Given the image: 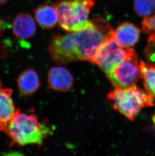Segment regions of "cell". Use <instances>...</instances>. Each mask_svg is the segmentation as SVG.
<instances>
[{
    "label": "cell",
    "mask_w": 155,
    "mask_h": 156,
    "mask_svg": "<svg viewBox=\"0 0 155 156\" xmlns=\"http://www.w3.org/2000/svg\"><path fill=\"white\" fill-rule=\"evenodd\" d=\"M92 21V24L84 30L54 35L49 47L53 60L60 64L77 61L92 63L99 47L114 31L104 19Z\"/></svg>",
    "instance_id": "cell-1"
},
{
    "label": "cell",
    "mask_w": 155,
    "mask_h": 156,
    "mask_svg": "<svg viewBox=\"0 0 155 156\" xmlns=\"http://www.w3.org/2000/svg\"><path fill=\"white\" fill-rule=\"evenodd\" d=\"M50 131V128L40 122L36 115H27L18 109L5 132L13 144L23 146L42 144Z\"/></svg>",
    "instance_id": "cell-2"
},
{
    "label": "cell",
    "mask_w": 155,
    "mask_h": 156,
    "mask_svg": "<svg viewBox=\"0 0 155 156\" xmlns=\"http://www.w3.org/2000/svg\"><path fill=\"white\" fill-rule=\"evenodd\" d=\"M94 0H58L54 3L59 15L58 24L62 30L68 33L80 31L91 26L89 20Z\"/></svg>",
    "instance_id": "cell-3"
},
{
    "label": "cell",
    "mask_w": 155,
    "mask_h": 156,
    "mask_svg": "<svg viewBox=\"0 0 155 156\" xmlns=\"http://www.w3.org/2000/svg\"><path fill=\"white\" fill-rule=\"evenodd\" d=\"M108 97L115 110L132 121L143 108L155 105L152 98L135 85L129 88H116Z\"/></svg>",
    "instance_id": "cell-4"
},
{
    "label": "cell",
    "mask_w": 155,
    "mask_h": 156,
    "mask_svg": "<svg viewBox=\"0 0 155 156\" xmlns=\"http://www.w3.org/2000/svg\"><path fill=\"white\" fill-rule=\"evenodd\" d=\"M136 54L134 49L120 45L113 33L99 47L92 63L98 65L107 75L117 64Z\"/></svg>",
    "instance_id": "cell-5"
},
{
    "label": "cell",
    "mask_w": 155,
    "mask_h": 156,
    "mask_svg": "<svg viewBox=\"0 0 155 156\" xmlns=\"http://www.w3.org/2000/svg\"><path fill=\"white\" fill-rule=\"evenodd\" d=\"M107 76L116 88H126L134 86L140 78L137 54L117 64Z\"/></svg>",
    "instance_id": "cell-6"
},
{
    "label": "cell",
    "mask_w": 155,
    "mask_h": 156,
    "mask_svg": "<svg viewBox=\"0 0 155 156\" xmlns=\"http://www.w3.org/2000/svg\"><path fill=\"white\" fill-rule=\"evenodd\" d=\"M47 80L50 88L57 91L65 92L72 88L74 78L72 74L66 68L56 67L49 71Z\"/></svg>",
    "instance_id": "cell-7"
},
{
    "label": "cell",
    "mask_w": 155,
    "mask_h": 156,
    "mask_svg": "<svg viewBox=\"0 0 155 156\" xmlns=\"http://www.w3.org/2000/svg\"><path fill=\"white\" fill-rule=\"evenodd\" d=\"M12 93L11 88L4 87L0 81V131L5 132L16 112Z\"/></svg>",
    "instance_id": "cell-8"
},
{
    "label": "cell",
    "mask_w": 155,
    "mask_h": 156,
    "mask_svg": "<svg viewBox=\"0 0 155 156\" xmlns=\"http://www.w3.org/2000/svg\"><path fill=\"white\" fill-rule=\"evenodd\" d=\"M116 41L124 47L130 48L139 41L140 30L135 24L129 22H123L113 31Z\"/></svg>",
    "instance_id": "cell-9"
},
{
    "label": "cell",
    "mask_w": 155,
    "mask_h": 156,
    "mask_svg": "<svg viewBox=\"0 0 155 156\" xmlns=\"http://www.w3.org/2000/svg\"><path fill=\"white\" fill-rule=\"evenodd\" d=\"M12 29L14 34L18 38L28 39L36 31V20L29 14H20L15 17Z\"/></svg>",
    "instance_id": "cell-10"
},
{
    "label": "cell",
    "mask_w": 155,
    "mask_h": 156,
    "mask_svg": "<svg viewBox=\"0 0 155 156\" xmlns=\"http://www.w3.org/2000/svg\"><path fill=\"white\" fill-rule=\"evenodd\" d=\"M34 14L35 20L43 28L50 29L58 24L59 15L53 5H40L35 10Z\"/></svg>",
    "instance_id": "cell-11"
},
{
    "label": "cell",
    "mask_w": 155,
    "mask_h": 156,
    "mask_svg": "<svg viewBox=\"0 0 155 156\" xmlns=\"http://www.w3.org/2000/svg\"><path fill=\"white\" fill-rule=\"evenodd\" d=\"M17 85L22 95L31 96L38 90L40 86L38 74L32 69L26 70L18 77Z\"/></svg>",
    "instance_id": "cell-12"
},
{
    "label": "cell",
    "mask_w": 155,
    "mask_h": 156,
    "mask_svg": "<svg viewBox=\"0 0 155 156\" xmlns=\"http://www.w3.org/2000/svg\"><path fill=\"white\" fill-rule=\"evenodd\" d=\"M140 78L143 80V86L146 94L155 101V64L140 60Z\"/></svg>",
    "instance_id": "cell-13"
},
{
    "label": "cell",
    "mask_w": 155,
    "mask_h": 156,
    "mask_svg": "<svg viewBox=\"0 0 155 156\" xmlns=\"http://www.w3.org/2000/svg\"><path fill=\"white\" fill-rule=\"evenodd\" d=\"M133 8L140 16H151L155 13V0H135Z\"/></svg>",
    "instance_id": "cell-14"
},
{
    "label": "cell",
    "mask_w": 155,
    "mask_h": 156,
    "mask_svg": "<svg viewBox=\"0 0 155 156\" xmlns=\"http://www.w3.org/2000/svg\"><path fill=\"white\" fill-rule=\"evenodd\" d=\"M142 26V30L148 35V41L155 45V13L151 16L144 18Z\"/></svg>",
    "instance_id": "cell-15"
},
{
    "label": "cell",
    "mask_w": 155,
    "mask_h": 156,
    "mask_svg": "<svg viewBox=\"0 0 155 156\" xmlns=\"http://www.w3.org/2000/svg\"><path fill=\"white\" fill-rule=\"evenodd\" d=\"M8 0H0V5H2L7 2Z\"/></svg>",
    "instance_id": "cell-16"
},
{
    "label": "cell",
    "mask_w": 155,
    "mask_h": 156,
    "mask_svg": "<svg viewBox=\"0 0 155 156\" xmlns=\"http://www.w3.org/2000/svg\"><path fill=\"white\" fill-rule=\"evenodd\" d=\"M153 121L154 122V124H155V115H154L153 117Z\"/></svg>",
    "instance_id": "cell-17"
},
{
    "label": "cell",
    "mask_w": 155,
    "mask_h": 156,
    "mask_svg": "<svg viewBox=\"0 0 155 156\" xmlns=\"http://www.w3.org/2000/svg\"><path fill=\"white\" fill-rule=\"evenodd\" d=\"M2 29L1 21L0 20V31Z\"/></svg>",
    "instance_id": "cell-18"
}]
</instances>
